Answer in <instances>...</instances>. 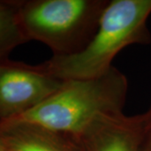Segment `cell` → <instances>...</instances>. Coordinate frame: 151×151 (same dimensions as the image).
Segmentation results:
<instances>
[{
	"label": "cell",
	"mask_w": 151,
	"mask_h": 151,
	"mask_svg": "<svg viewBox=\"0 0 151 151\" xmlns=\"http://www.w3.org/2000/svg\"><path fill=\"white\" fill-rule=\"evenodd\" d=\"M151 0H110L95 35L76 54L52 56L37 67L60 80L88 79L104 74L115 56L131 45H148Z\"/></svg>",
	"instance_id": "6da1fadb"
},
{
	"label": "cell",
	"mask_w": 151,
	"mask_h": 151,
	"mask_svg": "<svg viewBox=\"0 0 151 151\" xmlns=\"http://www.w3.org/2000/svg\"><path fill=\"white\" fill-rule=\"evenodd\" d=\"M129 82L115 66L88 79H71L31 109L0 123L36 124L78 137L99 114L123 112Z\"/></svg>",
	"instance_id": "7a4b0ae2"
},
{
	"label": "cell",
	"mask_w": 151,
	"mask_h": 151,
	"mask_svg": "<svg viewBox=\"0 0 151 151\" xmlns=\"http://www.w3.org/2000/svg\"><path fill=\"white\" fill-rule=\"evenodd\" d=\"M110 0H38L19 9L25 37L48 45L54 56L76 54L97 32Z\"/></svg>",
	"instance_id": "3957f363"
},
{
	"label": "cell",
	"mask_w": 151,
	"mask_h": 151,
	"mask_svg": "<svg viewBox=\"0 0 151 151\" xmlns=\"http://www.w3.org/2000/svg\"><path fill=\"white\" fill-rule=\"evenodd\" d=\"M64 81L37 66L0 65V122L26 112L58 91Z\"/></svg>",
	"instance_id": "277c9868"
},
{
	"label": "cell",
	"mask_w": 151,
	"mask_h": 151,
	"mask_svg": "<svg viewBox=\"0 0 151 151\" xmlns=\"http://www.w3.org/2000/svg\"><path fill=\"white\" fill-rule=\"evenodd\" d=\"M145 113H102L76 139L83 151H141Z\"/></svg>",
	"instance_id": "5b68a950"
},
{
	"label": "cell",
	"mask_w": 151,
	"mask_h": 151,
	"mask_svg": "<svg viewBox=\"0 0 151 151\" xmlns=\"http://www.w3.org/2000/svg\"><path fill=\"white\" fill-rule=\"evenodd\" d=\"M3 151H82L78 139L36 124L0 123Z\"/></svg>",
	"instance_id": "8992f818"
},
{
	"label": "cell",
	"mask_w": 151,
	"mask_h": 151,
	"mask_svg": "<svg viewBox=\"0 0 151 151\" xmlns=\"http://www.w3.org/2000/svg\"><path fill=\"white\" fill-rule=\"evenodd\" d=\"M24 37L19 19V9L0 4V52L7 50Z\"/></svg>",
	"instance_id": "52a82bcc"
},
{
	"label": "cell",
	"mask_w": 151,
	"mask_h": 151,
	"mask_svg": "<svg viewBox=\"0 0 151 151\" xmlns=\"http://www.w3.org/2000/svg\"><path fill=\"white\" fill-rule=\"evenodd\" d=\"M145 114V128L141 145V151H151V103Z\"/></svg>",
	"instance_id": "ba28073f"
},
{
	"label": "cell",
	"mask_w": 151,
	"mask_h": 151,
	"mask_svg": "<svg viewBox=\"0 0 151 151\" xmlns=\"http://www.w3.org/2000/svg\"><path fill=\"white\" fill-rule=\"evenodd\" d=\"M0 151H3V150H2V149H1V148H0Z\"/></svg>",
	"instance_id": "9c48e42d"
}]
</instances>
